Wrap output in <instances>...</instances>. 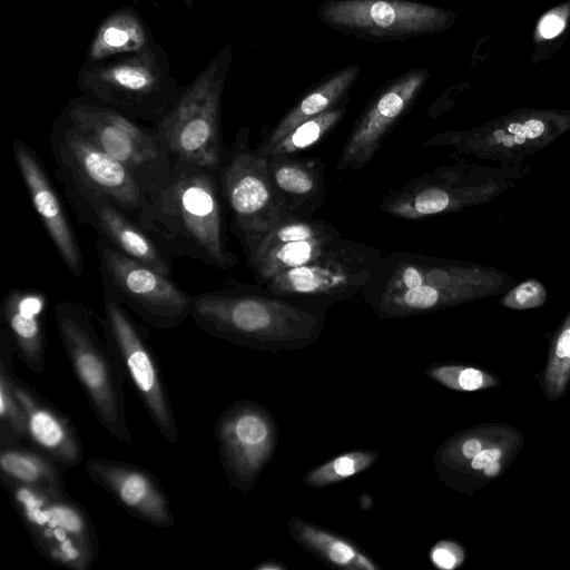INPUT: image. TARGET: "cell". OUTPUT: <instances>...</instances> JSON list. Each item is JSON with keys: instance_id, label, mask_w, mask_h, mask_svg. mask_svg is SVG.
Masks as SVG:
<instances>
[{"instance_id": "cell-1", "label": "cell", "mask_w": 570, "mask_h": 570, "mask_svg": "<svg viewBox=\"0 0 570 570\" xmlns=\"http://www.w3.org/2000/svg\"><path fill=\"white\" fill-rule=\"evenodd\" d=\"M225 205L216 173L175 161L168 184L147 196L138 224L171 258L226 271L238 259L227 247Z\"/></svg>"}, {"instance_id": "cell-2", "label": "cell", "mask_w": 570, "mask_h": 570, "mask_svg": "<svg viewBox=\"0 0 570 570\" xmlns=\"http://www.w3.org/2000/svg\"><path fill=\"white\" fill-rule=\"evenodd\" d=\"M190 317L216 338L272 353L308 347L325 327L324 313L309 305L232 283L193 295Z\"/></svg>"}, {"instance_id": "cell-3", "label": "cell", "mask_w": 570, "mask_h": 570, "mask_svg": "<svg viewBox=\"0 0 570 570\" xmlns=\"http://www.w3.org/2000/svg\"><path fill=\"white\" fill-rule=\"evenodd\" d=\"M60 341L91 411L117 441L130 444L121 361L106 332L104 318L90 306L68 299L53 308Z\"/></svg>"}, {"instance_id": "cell-4", "label": "cell", "mask_w": 570, "mask_h": 570, "mask_svg": "<svg viewBox=\"0 0 570 570\" xmlns=\"http://www.w3.org/2000/svg\"><path fill=\"white\" fill-rule=\"evenodd\" d=\"M229 47L222 50L181 91L154 129L174 161L217 173L224 155L222 97L229 67Z\"/></svg>"}, {"instance_id": "cell-5", "label": "cell", "mask_w": 570, "mask_h": 570, "mask_svg": "<svg viewBox=\"0 0 570 570\" xmlns=\"http://www.w3.org/2000/svg\"><path fill=\"white\" fill-rule=\"evenodd\" d=\"M37 551L68 570H90L98 534L86 509L69 497L40 488L2 483Z\"/></svg>"}, {"instance_id": "cell-6", "label": "cell", "mask_w": 570, "mask_h": 570, "mask_svg": "<svg viewBox=\"0 0 570 570\" xmlns=\"http://www.w3.org/2000/svg\"><path fill=\"white\" fill-rule=\"evenodd\" d=\"M90 63L79 76L81 90L135 120L156 125L181 94L153 45L118 61Z\"/></svg>"}, {"instance_id": "cell-7", "label": "cell", "mask_w": 570, "mask_h": 570, "mask_svg": "<svg viewBox=\"0 0 570 570\" xmlns=\"http://www.w3.org/2000/svg\"><path fill=\"white\" fill-rule=\"evenodd\" d=\"M62 114L77 131L125 166L147 196L170 180L175 161L154 127L89 98L70 101Z\"/></svg>"}, {"instance_id": "cell-8", "label": "cell", "mask_w": 570, "mask_h": 570, "mask_svg": "<svg viewBox=\"0 0 570 570\" xmlns=\"http://www.w3.org/2000/svg\"><path fill=\"white\" fill-rule=\"evenodd\" d=\"M510 186L508 177L493 168L468 163L443 165L390 190L379 208L396 218L423 219L488 203Z\"/></svg>"}, {"instance_id": "cell-9", "label": "cell", "mask_w": 570, "mask_h": 570, "mask_svg": "<svg viewBox=\"0 0 570 570\" xmlns=\"http://www.w3.org/2000/svg\"><path fill=\"white\" fill-rule=\"evenodd\" d=\"M570 130V110L519 108L466 130L436 134L423 147H452L479 159L517 161L547 148Z\"/></svg>"}, {"instance_id": "cell-10", "label": "cell", "mask_w": 570, "mask_h": 570, "mask_svg": "<svg viewBox=\"0 0 570 570\" xmlns=\"http://www.w3.org/2000/svg\"><path fill=\"white\" fill-rule=\"evenodd\" d=\"M104 292L156 330H171L190 317L193 295L171 278L125 255L102 237L96 242Z\"/></svg>"}, {"instance_id": "cell-11", "label": "cell", "mask_w": 570, "mask_h": 570, "mask_svg": "<svg viewBox=\"0 0 570 570\" xmlns=\"http://www.w3.org/2000/svg\"><path fill=\"white\" fill-rule=\"evenodd\" d=\"M49 141L62 186L101 195L138 223L147 195L125 166L77 131L63 114Z\"/></svg>"}, {"instance_id": "cell-12", "label": "cell", "mask_w": 570, "mask_h": 570, "mask_svg": "<svg viewBox=\"0 0 570 570\" xmlns=\"http://www.w3.org/2000/svg\"><path fill=\"white\" fill-rule=\"evenodd\" d=\"M216 174L238 240L294 217L274 188L267 158L250 148L247 130H240L232 146L225 147Z\"/></svg>"}, {"instance_id": "cell-13", "label": "cell", "mask_w": 570, "mask_h": 570, "mask_svg": "<svg viewBox=\"0 0 570 570\" xmlns=\"http://www.w3.org/2000/svg\"><path fill=\"white\" fill-rule=\"evenodd\" d=\"M381 257L379 248L342 237L314 261L276 275L262 287L294 301L348 299L363 292Z\"/></svg>"}, {"instance_id": "cell-14", "label": "cell", "mask_w": 570, "mask_h": 570, "mask_svg": "<svg viewBox=\"0 0 570 570\" xmlns=\"http://www.w3.org/2000/svg\"><path fill=\"white\" fill-rule=\"evenodd\" d=\"M104 324L121 361L127 380L141 400L160 434L171 444L179 439L178 425L161 370L146 328L111 295L105 293Z\"/></svg>"}, {"instance_id": "cell-15", "label": "cell", "mask_w": 570, "mask_h": 570, "mask_svg": "<svg viewBox=\"0 0 570 570\" xmlns=\"http://www.w3.org/2000/svg\"><path fill=\"white\" fill-rule=\"evenodd\" d=\"M215 438L229 485L248 492L274 458L278 425L272 412L261 403L238 400L218 416Z\"/></svg>"}, {"instance_id": "cell-16", "label": "cell", "mask_w": 570, "mask_h": 570, "mask_svg": "<svg viewBox=\"0 0 570 570\" xmlns=\"http://www.w3.org/2000/svg\"><path fill=\"white\" fill-rule=\"evenodd\" d=\"M327 26L379 39L406 38L450 28V10L407 0H328L317 9Z\"/></svg>"}, {"instance_id": "cell-17", "label": "cell", "mask_w": 570, "mask_h": 570, "mask_svg": "<svg viewBox=\"0 0 570 570\" xmlns=\"http://www.w3.org/2000/svg\"><path fill=\"white\" fill-rule=\"evenodd\" d=\"M429 73L424 69L406 72L381 90L352 128L336 164L338 173L364 168L380 150L384 139L423 89Z\"/></svg>"}, {"instance_id": "cell-18", "label": "cell", "mask_w": 570, "mask_h": 570, "mask_svg": "<svg viewBox=\"0 0 570 570\" xmlns=\"http://www.w3.org/2000/svg\"><path fill=\"white\" fill-rule=\"evenodd\" d=\"M63 188L79 222L92 227L125 255L171 276V257L134 218L101 195L72 186Z\"/></svg>"}, {"instance_id": "cell-19", "label": "cell", "mask_w": 570, "mask_h": 570, "mask_svg": "<svg viewBox=\"0 0 570 570\" xmlns=\"http://www.w3.org/2000/svg\"><path fill=\"white\" fill-rule=\"evenodd\" d=\"M12 153L32 206L69 273L81 278L85 259L80 243L47 168L35 149L20 139Z\"/></svg>"}, {"instance_id": "cell-20", "label": "cell", "mask_w": 570, "mask_h": 570, "mask_svg": "<svg viewBox=\"0 0 570 570\" xmlns=\"http://www.w3.org/2000/svg\"><path fill=\"white\" fill-rule=\"evenodd\" d=\"M88 476L131 515L158 528H173L175 517L167 494L148 470L107 458L92 456Z\"/></svg>"}, {"instance_id": "cell-21", "label": "cell", "mask_w": 570, "mask_h": 570, "mask_svg": "<svg viewBox=\"0 0 570 570\" xmlns=\"http://www.w3.org/2000/svg\"><path fill=\"white\" fill-rule=\"evenodd\" d=\"M13 389L24 414L28 443L62 470L79 465L83 446L70 417L17 375Z\"/></svg>"}, {"instance_id": "cell-22", "label": "cell", "mask_w": 570, "mask_h": 570, "mask_svg": "<svg viewBox=\"0 0 570 570\" xmlns=\"http://www.w3.org/2000/svg\"><path fill=\"white\" fill-rule=\"evenodd\" d=\"M47 295L35 288H13L1 302V325L9 334L16 355L33 373L46 368Z\"/></svg>"}, {"instance_id": "cell-23", "label": "cell", "mask_w": 570, "mask_h": 570, "mask_svg": "<svg viewBox=\"0 0 570 570\" xmlns=\"http://www.w3.org/2000/svg\"><path fill=\"white\" fill-rule=\"evenodd\" d=\"M266 158L272 183L286 212L297 218H312L326 202V165L318 158Z\"/></svg>"}, {"instance_id": "cell-24", "label": "cell", "mask_w": 570, "mask_h": 570, "mask_svg": "<svg viewBox=\"0 0 570 570\" xmlns=\"http://www.w3.org/2000/svg\"><path fill=\"white\" fill-rule=\"evenodd\" d=\"M291 538L308 553L331 568L343 570H381L380 564L350 538L301 517L287 522Z\"/></svg>"}, {"instance_id": "cell-25", "label": "cell", "mask_w": 570, "mask_h": 570, "mask_svg": "<svg viewBox=\"0 0 570 570\" xmlns=\"http://www.w3.org/2000/svg\"><path fill=\"white\" fill-rule=\"evenodd\" d=\"M358 73L360 66H348L332 73L311 89L262 139L256 148L257 151L263 153L272 147L302 121L340 106Z\"/></svg>"}, {"instance_id": "cell-26", "label": "cell", "mask_w": 570, "mask_h": 570, "mask_svg": "<svg viewBox=\"0 0 570 570\" xmlns=\"http://www.w3.org/2000/svg\"><path fill=\"white\" fill-rule=\"evenodd\" d=\"M62 469L47 455L22 443L0 446L2 483H16L66 493Z\"/></svg>"}, {"instance_id": "cell-27", "label": "cell", "mask_w": 570, "mask_h": 570, "mask_svg": "<svg viewBox=\"0 0 570 570\" xmlns=\"http://www.w3.org/2000/svg\"><path fill=\"white\" fill-rule=\"evenodd\" d=\"M342 238L338 230L288 242L246 259L255 281L266 285L276 275L308 264Z\"/></svg>"}, {"instance_id": "cell-28", "label": "cell", "mask_w": 570, "mask_h": 570, "mask_svg": "<svg viewBox=\"0 0 570 570\" xmlns=\"http://www.w3.org/2000/svg\"><path fill=\"white\" fill-rule=\"evenodd\" d=\"M150 45L141 20L132 11L121 10L101 23L88 50V59L101 62L114 56L142 51Z\"/></svg>"}, {"instance_id": "cell-29", "label": "cell", "mask_w": 570, "mask_h": 570, "mask_svg": "<svg viewBox=\"0 0 570 570\" xmlns=\"http://www.w3.org/2000/svg\"><path fill=\"white\" fill-rule=\"evenodd\" d=\"M16 355L11 338L0 326V446L28 442L26 419L14 393L13 368Z\"/></svg>"}, {"instance_id": "cell-30", "label": "cell", "mask_w": 570, "mask_h": 570, "mask_svg": "<svg viewBox=\"0 0 570 570\" xmlns=\"http://www.w3.org/2000/svg\"><path fill=\"white\" fill-rule=\"evenodd\" d=\"M463 303H466V301L461 295L422 285L417 288L381 297L368 305L381 318H404Z\"/></svg>"}, {"instance_id": "cell-31", "label": "cell", "mask_w": 570, "mask_h": 570, "mask_svg": "<svg viewBox=\"0 0 570 570\" xmlns=\"http://www.w3.org/2000/svg\"><path fill=\"white\" fill-rule=\"evenodd\" d=\"M337 230L323 219L289 217L272 228L239 240L246 259L278 245Z\"/></svg>"}, {"instance_id": "cell-32", "label": "cell", "mask_w": 570, "mask_h": 570, "mask_svg": "<svg viewBox=\"0 0 570 570\" xmlns=\"http://www.w3.org/2000/svg\"><path fill=\"white\" fill-rule=\"evenodd\" d=\"M345 111V106L340 105L311 117L298 124L281 140L259 154L264 157L273 155L295 156L297 153L317 145L332 132L343 119Z\"/></svg>"}, {"instance_id": "cell-33", "label": "cell", "mask_w": 570, "mask_h": 570, "mask_svg": "<svg viewBox=\"0 0 570 570\" xmlns=\"http://www.w3.org/2000/svg\"><path fill=\"white\" fill-rule=\"evenodd\" d=\"M380 458L375 450L360 449L341 453L308 471L303 484L321 489L340 483L371 468Z\"/></svg>"}, {"instance_id": "cell-34", "label": "cell", "mask_w": 570, "mask_h": 570, "mask_svg": "<svg viewBox=\"0 0 570 570\" xmlns=\"http://www.w3.org/2000/svg\"><path fill=\"white\" fill-rule=\"evenodd\" d=\"M570 26V0H567L541 16L533 31L534 61L544 59L551 55L554 46L561 43V37L566 35Z\"/></svg>"}, {"instance_id": "cell-35", "label": "cell", "mask_w": 570, "mask_h": 570, "mask_svg": "<svg viewBox=\"0 0 570 570\" xmlns=\"http://www.w3.org/2000/svg\"><path fill=\"white\" fill-rule=\"evenodd\" d=\"M424 374L439 384L459 392H473L494 384V380L483 371L459 364H433Z\"/></svg>"}, {"instance_id": "cell-36", "label": "cell", "mask_w": 570, "mask_h": 570, "mask_svg": "<svg viewBox=\"0 0 570 570\" xmlns=\"http://www.w3.org/2000/svg\"><path fill=\"white\" fill-rule=\"evenodd\" d=\"M551 361L548 383L552 393H559L558 391H562L570 373V314L554 341Z\"/></svg>"}, {"instance_id": "cell-37", "label": "cell", "mask_w": 570, "mask_h": 570, "mask_svg": "<svg viewBox=\"0 0 570 570\" xmlns=\"http://www.w3.org/2000/svg\"><path fill=\"white\" fill-rule=\"evenodd\" d=\"M546 301V286L535 278H529L511 287L501 303L507 308L520 311L540 307Z\"/></svg>"}, {"instance_id": "cell-38", "label": "cell", "mask_w": 570, "mask_h": 570, "mask_svg": "<svg viewBox=\"0 0 570 570\" xmlns=\"http://www.w3.org/2000/svg\"><path fill=\"white\" fill-rule=\"evenodd\" d=\"M461 547L452 541H439L430 550V560L433 566L442 570H453L463 561Z\"/></svg>"}, {"instance_id": "cell-39", "label": "cell", "mask_w": 570, "mask_h": 570, "mask_svg": "<svg viewBox=\"0 0 570 570\" xmlns=\"http://www.w3.org/2000/svg\"><path fill=\"white\" fill-rule=\"evenodd\" d=\"M254 570H287V567L283 561L268 559L255 566Z\"/></svg>"}, {"instance_id": "cell-40", "label": "cell", "mask_w": 570, "mask_h": 570, "mask_svg": "<svg viewBox=\"0 0 570 570\" xmlns=\"http://www.w3.org/2000/svg\"><path fill=\"white\" fill-rule=\"evenodd\" d=\"M500 469H501V464L498 461H493L489 464H487L484 468H483V474L487 476V478H493L495 475L499 474L500 472Z\"/></svg>"}, {"instance_id": "cell-41", "label": "cell", "mask_w": 570, "mask_h": 570, "mask_svg": "<svg viewBox=\"0 0 570 570\" xmlns=\"http://www.w3.org/2000/svg\"><path fill=\"white\" fill-rule=\"evenodd\" d=\"M186 4L190 6L193 0H185Z\"/></svg>"}]
</instances>
